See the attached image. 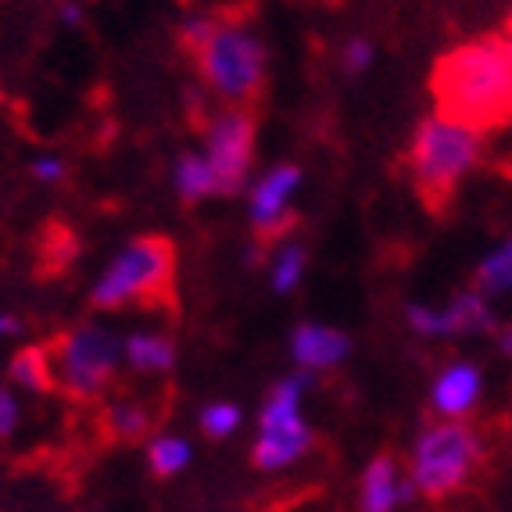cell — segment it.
<instances>
[{"mask_svg": "<svg viewBox=\"0 0 512 512\" xmlns=\"http://www.w3.org/2000/svg\"><path fill=\"white\" fill-rule=\"evenodd\" d=\"M437 111L480 133L512 119V54L502 40L459 43L434 69Z\"/></svg>", "mask_w": 512, "mask_h": 512, "instance_id": "1", "label": "cell"}, {"mask_svg": "<svg viewBox=\"0 0 512 512\" xmlns=\"http://www.w3.org/2000/svg\"><path fill=\"white\" fill-rule=\"evenodd\" d=\"M487 459L484 434L470 419H434L405 455V477L423 498H452L480 473Z\"/></svg>", "mask_w": 512, "mask_h": 512, "instance_id": "2", "label": "cell"}, {"mask_svg": "<svg viewBox=\"0 0 512 512\" xmlns=\"http://www.w3.org/2000/svg\"><path fill=\"white\" fill-rule=\"evenodd\" d=\"M172 280H176V244L158 233H144L111 251L90 283V305L97 312L154 305L169 298Z\"/></svg>", "mask_w": 512, "mask_h": 512, "instance_id": "3", "label": "cell"}, {"mask_svg": "<svg viewBox=\"0 0 512 512\" xmlns=\"http://www.w3.org/2000/svg\"><path fill=\"white\" fill-rule=\"evenodd\" d=\"M484 158V133L455 115L434 111L419 122L409 144V176L427 201L452 197Z\"/></svg>", "mask_w": 512, "mask_h": 512, "instance_id": "4", "label": "cell"}, {"mask_svg": "<svg viewBox=\"0 0 512 512\" xmlns=\"http://www.w3.org/2000/svg\"><path fill=\"white\" fill-rule=\"evenodd\" d=\"M197 76L222 108H248L269 76V47L262 33L240 18H219L215 33L194 51Z\"/></svg>", "mask_w": 512, "mask_h": 512, "instance_id": "5", "label": "cell"}, {"mask_svg": "<svg viewBox=\"0 0 512 512\" xmlns=\"http://www.w3.org/2000/svg\"><path fill=\"white\" fill-rule=\"evenodd\" d=\"M312 391V373H287L265 394L258 412V434L251 441V462L262 473H287L316 448V430L305 416V398Z\"/></svg>", "mask_w": 512, "mask_h": 512, "instance_id": "6", "label": "cell"}, {"mask_svg": "<svg viewBox=\"0 0 512 512\" xmlns=\"http://www.w3.org/2000/svg\"><path fill=\"white\" fill-rule=\"evenodd\" d=\"M54 387L76 402L101 398L122 369V333L101 319L72 326L51 344Z\"/></svg>", "mask_w": 512, "mask_h": 512, "instance_id": "7", "label": "cell"}, {"mask_svg": "<svg viewBox=\"0 0 512 512\" xmlns=\"http://www.w3.org/2000/svg\"><path fill=\"white\" fill-rule=\"evenodd\" d=\"M201 140H205L201 154L219 180V194H240L251 183V169H255V115L248 108H219L205 119Z\"/></svg>", "mask_w": 512, "mask_h": 512, "instance_id": "8", "label": "cell"}, {"mask_svg": "<svg viewBox=\"0 0 512 512\" xmlns=\"http://www.w3.org/2000/svg\"><path fill=\"white\" fill-rule=\"evenodd\" d=\"M405 326L423 341H452V337L495 333L498 316L491 308V298H484L477 287H470V291L455 294L444 305H427V301L405 305Z\"/></svg>", "mask_w": 512, "mask_h": 512, "instance_id": "9", "label": "cell"}, {"mask_svg": "<svg viewBox=\"0 0 512 512\" xmlns=\"http://www.w3.org/2000/svg\"><path fill=\"white\" fill-rule=\"evenodd\" d=\"M305 172L294 162H276L248 183V222L258 237H276L291 226Z\"/></svg>", "mask_w": 512, "mask_h": 512, "instance_id": "10", "label": "cell"}, {"mask_svg": "<svg viewBox=\"0 0 512 512\" xmlns=\"http://www.w3.org/2000/svg\"><path fill=\"white\" fill-rule=\"evenodd\" d=\"M484 398V369L470 359H452L430 380V412L437 419H470Z\"/></svg>", "mask_w": 512, "mask_h": 512, "instance_id": "11", "label": "cell"}, {"mask_svg": "<svg viewBox=\"0 0 512 512\" xmlns=\"http://www.w3.org/2000/svg\"><path fill=\"white\" fill-rule=\"evenodd\" d=\"M351 355V333L330 323H298L291 333V362L301 373H330Z\"/></svg>", "mask_w": 512, "mask_h": 512, "instance_id": "12", "label": "cell"}, {"mask_svg": "<svg viewBox=\"0 0 512 512\" xmlns=\"http://www.w3.org/2000/svg\"><path fill=\"white\" fill-rule=\"evenodd\" d=\"M412 484L394 455H376L359 477V512H398L412 502Z\"/></svg>", "mask_w": 512, "mask_h": 512, "instance_id": "13", "label": "cell"}, {"mask_svg": "<svg viewBox=\"0 0 512 512\" xmlns=\"http://www.w3.org/2000/svg\"><path fill=\"white\" fill-rule=\"evenodd\" d=\"M180 362V348L169 330L158 326H137L122 333V366L137 376H165Z\"/></svg>", "mask_w": 512, "mask_h": 512, "instance_id": "14", "label": "cell"}, {"mask_svg": "<svg viewBox=\"0 0 512 512\" xmlns=\"http://www.w3.org/2000/svg\"><path fill=\"white\" fill-rule=\"evenodd\" d=\"M8 373V384L18 394H47L54 391V366H51V348L43 344H26L18 348L15 355L4 366Z\"/></svg>", "mask_w": 512, "mask_h": 512, "instance_id": "15", "label": "cell"}, {"mask_svg": "<svg viewBox=\"0 0 512 512\" xmlns=\"http://www.w3.org/2000/svg\"><path fill=\"white\" fill-rule=\"evenodd\" d=\"M172 190L180 194L183 205H197V201H208V197L219 194V180H215L212 165L201 151H183L176 162H172Z\"/></svg>", "mask_w": 512, "mask_h": 512, "instance_id": "16", "label": "cell"}, {"mask_svg": "<svg viewBox=\"0 0 512 512\" xmlns=\"http://www.w3.org/2000/svg\"><path fill=\"white\" fill-rule=\"evenodd\" d=\"M473 283L484 298H512V233L480 258Z\"/></svg>", "mask_w": 512, "mask_h": 512, "instance_id": "17", "label": "cell"}, {"mask_svg": "<svg viewBox=\"0 0 512 512\" xmlns=\"http://www.w3.org/2000/svg\"><path fill=\"white\" fill-rule=\"evenodd\" d=\"M154 427V412L147 409L144 402L137 398H119V402H111L104 409V430H108L115 441H144Z\"/></svg>", "mask_w": 512, "mask_h": 512, "instance_id": "18", "label": "cell"}, {"mask_svg": "<svg viewBox=\"0 0 512 512\" xmlns=\"http://www.w3.org/2000/svg\"><path fill=\"white\" fill-rule=\"evenodd\" d=\"M305 273H308L305 244H298V240H280L273 258H269V287H273V294H280V298L294 294L301 287V280H305Z\"/></svg>", "mask_w": 512, "mask_h": 512, "instance_id": "19", "label": "cell"}, {"mask_svg": "<svg viewBox=\"0 0 512 512\" xmlns=\"http://www.w3.org/2000/svg\"><path fill=\"white\" fill-rule=\"evenodd\" d=\"M144 455H147V466H151L154 477L172 480V477H180L190 462H194V444H190L183 434H154L151 441H147Z\"/></svg>", "mask_w": 512, "mask_h": 512, "instance_id": "20", "label": "cell"}, {"mask_svg": "<svg viewBox=\"0 0 512 512\" xmlns=\"http://www.w3.org/2000/svg\"><path fill=\"white\" fill-rule=\"evenodd\" d=\"M197 427H201L205 437H212V441H230L244 427V409L237 402H226V398L208 402L205 409L197 412Z\"/></svg>", "mask_w": 512, "mask_h": 512, "instance_id": "21", "label": "cell"}, {"mask_svg": "<svg viewBox=\"0 0 512 512\" xmlns=\"http://www.w3.org/2000/svg\"><path fill=\"white\" fill-rule=\"evenodd\" d=\"M215 26H219V15L190 11V15H183V22H180V43L187 47V51H201L208 36L215 33Z\"/></svg>", "mask_w": 512, "mask_h": 512, "instance_id": "22", "label": "cell"}, {"mask_svg": "<svg viewBox=\"0 0 512 512\" xmlns=\"http://www.w3.org/2000/svg\"><path fill=\"white\" fill-rule=\"evenodd\" d=\"M373 61H376V47L366 36H351L341 47V69L348 72V76H366V72L373 69Z\"/></svg>", "mask_w": 512, "mask_h": 512, "instance_id": "23", "label": "cell"}, {"mask_svg": "<svg viewBox=\"0 0 512 512\" xmlns=\"http://www.w3.org/2000/svg\"><path fill=\"white\" fill-rule=\"evenodd\" d=\"M69 176V162L54 151H43L36 158H29V180H36L40 187H58Z\"/></svg>", "mask_w": 512, "mask_h": 512, "instance_id": "24", "label": "cell"}, {"mask_svg": "<svg viewBox=\"0 0 512 512\" xmlns=\"http://www.w3.org/2000/svg\"><path fill=\"white\" fill-rule=\"evenodd\" d=\"M22 427V398L11 384H0V441H11Z\"/></svg>", "mask_w": 512, "mask_h": 512, "instance_id": "25", "label": "cell"}, {"mask_svg": "<svg viewBox=\"0 0 512 512\" xmlns=\"http://www.w3.org/2000/svg\"><path fill=\"white\" fill-rule=\"evenodd\" d=\"M58 22L65 29H79L86 22V8L79 0H58Z\"/></svg>", "mask_w": 512, "mask_h": 512, "instance_id": "26", "label": "cell"}, {"mask_svg": "<svg viewBox=\"0 0 512 512\" xmlns=\"http://www.w3.org/2000/svg\"><path fill=\"white\" fill-rule=\"evenodd\" d=\"M491 341H495L502 359H512V323H498V330L491 333Z\"/></svg>", "mask_w": 512, "mask_h": 512, "instance_id": "27", "label": "cell"}, {"mask_svg": "<svg viewBox=\"0 0 512 512\" xmlns=\"http://www.w3.org/2000/svg\"><path fill=\"white\" fill-rule=\"evenodd\" d=\"M26 330V323L15 316V312H0V341H11L18 333Z\"/></svg>", "mask_w": 512, "mask_h": 512, "instance_id": "28", "label": "cell"}, {"mask_svg": "<svg viewBox=\"0 0 512 512\" xmlns=\"http://www.w3.org/2000/svg\"><path fill=\"white\" fill-rule=\"evenodd\" d=\"M498 40H502V43H505V51L512 54V11H509V18H505V33L498 36Z\"/></svg>", "mask_w": 512, "mask_h": 512, "instance_id": "29", "label": "cell"}]
</instances>
